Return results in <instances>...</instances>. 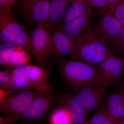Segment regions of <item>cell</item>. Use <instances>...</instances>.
Masks as SVG:
<instances>
[{"label":"cell","instance_id":"1","mask_svg":"<svg viewBox=\"0 0 124 124\" xmlns=\"http://www.w3.org/2000/svg\"><path fill=\"white\" fill-rule=\"evenodd\" d=\"M113 56L92 26L75 42V49L71 58L97 64Z\"/></svg>","mask_w":124,"mask_h":124},{"label":"cell","instance_id":"2","mask_svg":"<svg viewBox=\"0 0 124 124\" xmlns=\"http://www.w3.org/2000/svg\"><path fill=\"white\" fill-rule=\"evenodd\" d=\"M60 76L70 87L76 89L98 80L95 64L70 58L57 60Z\"/></svg>","mask_w":124,"mask_h":124},{"label":"cell","instance_id":"3","mask_svg":"<svg viewBox=\"0 0 124 124\" xmlns=\"http://www.w3.org/2000/svg\"><path fill=\"white\" fill-rule=\"evenodd\" d=\"M1 42L22 48L31 53L30 38L24 27L16 19L11 8L0 7Z\"/></svg>","mask_w":124,"mask_h":124},{"label":"cell","instance_id":"4","mask_svg":"<svg viewBox=\"0 0 124 124\" xmlns=\"http://www.w3.org/2000/svg\"><path fill=\"white\" fill-rule=\"evenodd\" d=\"M42 93L32 90H17L0 101V111L4 116L20 118L31 102Z\"/></svg>","mask_w":124,"mask_h":124},{"label":"cell","instance_id":"5","mask_svg":"<svg viewBox=\"0 0 124 124\" xmlns=\"http://www.w3.org/2000/svg\"><path fill=\"white\" fill-rule=\"evenodd\" d=\"M107 88L97 80L75 89L74 95L82 106L90 112L96 109L106 97Z\"/></svg>","mask_w":124,"mask_h":124},{"label":"cell","instance_id":"6","mask_svg":"<svg viewBox=\"0 0 124 124\" xmlns=\"http://www.w3.org/2000/svg\"><path fill=\"white\" fill-rule=\"evenodd\" d=\"M31 52L36 62L42 66L49 58L51 45L50 33L45 27L38 26L30 32Z\"/></svg>","mask_w":124,"mask_h":124},{"label":"cell","instance_id":"7","mask_svg":"<svg viewBox=\"0 0 124 124\" xmlns=\"http://www.w3.org/2000/svg\"><path fill=\"white\" fill-rule=\"evenodd\" d=\"M98 80L107 88L117 84L124 70V59L112 56L96 64Z\"/></svg>","mask_w":124,"mask_h":124},{"label":"cell","instance_id":"8","mask_svg":"<svg viewBox=\"0 0 124 124\" xmlns=\"http://www.w3.org/2000/svg\"><path fill=\"white\" fill-rule=\"evenodd\" d=\"M95 17L97 22L93 24V29L107 45L110 40L119 34L124 26L113 16L108 13Z\"/></svg>","mask_w":124,"mask_h":124},{"label":"cell","instance_id":"9","mask_svg":"<svg viewBox=\"0 0 124 124\" xmlns=\"http://www.w3.org/2000/svg\"><path fill=\"white\" fill-rule=\"evenodd\" d=\"M58 97L57 94H41L32 101L20 119L29 121L40 119L48 112Z\"/></svg>","mask_w":124,"mask_h":124},{"label":"cell","instance_id":"10","mask_svg":"<svg viewBox=\"0 0 124 124\" xmlns=\"http://www.w3.org/2000/svg\"><path fill=\"white\" fill-rule=\"evenodd\" d=\"M50 33L51 45L49 58L57 60L73 55L75 44L73 40L60 29H56Z\"/></svg>","mask_w":124,"mask_h":124},{"label":"cell","instance_id":"11","mask_svg":"<svg viewBox=\"0 0 124 124\" xmlns=\"http://www.w3.org/2000/svg\"><path fill=\"white\" fill-rule=\"evenodd\" d=\"M30 57L23 48L1 42L0 45V64L1 66L15 67L28 63Z\"/></svg>","mask_w":124,"mask_h":124},{"label":"cell","instance_id":"12","mask_svg":"<svg viewBox=\"0 0 124 124\" xmlns=\"http://www.w3.org/2000/svg\"><path fill=\"white\" fill-rule=\"evenodd\" d=\"M94 17L90 8L85 13L66 23L60 29L73 40L75 44L93 26Z\"/></svg>","mask_w":124,"mask_h":124},{"label":"cell","instance_id":"13","mask_svg":"<svg viewBox=\"0 0 124 124\" xmlns=\"http://www.w3.org/2000/svg\"><path fill=\"white\" fill-rule=\"evenodd\" d=\"M29 77L30 90L42 93H54V89L49 81L47 73L42 66L30 64Z\"/></svg>","mask_w":124,"mask_h":124},{"label":"cell","instance_id":"14","mask_svg":"<svg viewBox=\"0 0 124 124\" xmlns=\"http://www.w3.org/2000/svg\"><path fill=\"white\" fill-rule=\"evenodd\" d=\"M50 0H36L31 7L23 13L28 23L45 27L48 20Z\"/></svg>","mask_w":124,"mask_h":124},{"label":"cell","instance_id":"15","mask_svg":"<svg viewBox=\"0 0 124 124\" xmlns=\"http://www.w3.org/2000/svg\"><path fill=\"white\" fill-rule=\"evenodd\" d=\"M69 4L65 0H50L48 20L45 26L50 33L59 29Z\"/></svg>","mask_w":124,"mask_h":124},{"label":"cell","instance_id":"16","mask_svg":"<svg viewBox=\"0 0 124 124\" xmlns=\"http://www.w3.org/2000/svg\"><path fill=\"white\" fill-rule=\"evenodd\" d=\"M102 107L112 117L119 120L124 116V93L120 91L112 92Z\"/></svg>","mask_w":124,"mask_h":124},{"label":"cell","instance_id":"17","mask_svg":"<svg viewBox=\"0 0 124 124\" xmlns=\"http://www.w3.org/2000/svg\"><path fill=\"white\" fill-rule=\"evenodd\" d=\"M29 65L28 63H22L11 69V85L14 91L30 90L29 87Z\"/></svg>","mask_w":124,"mask_h":124},{"label":"cell","instance_id":"18","mask_svg":"<svg viewBox=\"0 0 124 124\" xmlns=\"http://www.w3.org/2000/svg\"><path fill=\"white\" fill-rule=\"evenodd\" d=\"M62 102V106L66 108L70 112L72 124H81L86 121L88 112L78 101L74 95H66Z\"/></svg>","mask_w":124,"mask_h":124},{"label":"cell","instance_id":"19","mask_svg":"<svg viewBox=\"0 0 124 124\" xmlns=\"http://www.w3.org/2000/svg\"><path fill=\"white\" fill-rule=\"evenodd\" d=\"M90 8L89 0H75L72 2L66 11L59 29L67 23L85 13Z\"/></svg>","mask_w":124,"mask_h":124},{"label":"cell","instance_id":"20","mask_svg":"<svg viewBox=\"0 0 124 124\" xmlns=\"http://www.w3.org/2000/svg\"><path fill=\"white\" fill-rule=\"evenodd\" d=\"M49 124H72L69 111L62 106L55 108L50 116Z\"/></svg>","mask_w":124,"mask_h":124},{"label":"cell","instance_id":"21","mask_svg":"<svg viewBox=\"0 0 124 124\" xmlns=\"http://www.w3.org/2000/svg\"><path fill=\"white\" fill-rule=\"evenodd\" d=\"M107 46L115 56L124 59V26L119 34L110 40Z\"/></svg>","mask_w":124,"mask_h":124},{"label":"cell","instance_id":"22","mask_svg":"<svg viewBox=\"0 0 124 124\" xmlns=\"http://www.w3.org/2000/svg\"><path fill=\"white\" fill-rule=\"evenodd\" d=\"M89 121L91 124H120L119 120L112 117L102 107L91 117Z\"/></svg>","mask_w":124,"mask_h":124},{"label":"cell","instance_id":"23","mask_svg":"<svg viewBox=\"0 0 124 124\" xmlns=\"http://www.w3.org/2000/svg\"><path fill=\"white\" fill-rule=\"evenodd\" d=\"M11 70L7 69L0 71V89L7 91H15L11 85Z\"/></svg>","mask_w":124,"mask_h":124},{"label":"cell","instance_id":"24","mask_svg":"<svg viewBox=\"0 0 124 124\" xmlns=\"http://www.w3.org/2000/svg\"><path fill=\"white\" fill-rule=\"evenodd\" d=\"M89 1L94 17L105 13L107 9L106 0H89Z\"/></svg>","mask_w":124,"mask_h":124},{"label":"cell","instance_id":"25","mask_svg":"<svg viewBox=\"0 0 124 124\" xmlns=\"http://www.w3.org/2000/svg\"><path fill=\"white\" fill-rule=\"evenodd\" d=\"M108 13L110 14L124 26V3L118 4Z\"/></svg>","mask_w":124,"mask_h":124},{"label":"cell","instance_id":"26","mask_svg":"<svg viewBox=\"0 0 124 124\" xmlns=\"http://www.w3.org/2000/svg\"><path fill=\"white\" fill-rule=\"evenodd\" d=\"M19 117L11 116H0V124H13L18 120Z\"/></svg>","mask_w":124,"mask_h":124},{"label":"cell","instance_id":"27","mask_svg":"<svg viewBox=\"0 0 124 124\" xmlns=\"http://www.w3.org/2000/svg\"><path fill=\"white\" fill-rule=\"evenodd\" d=\"M36 0H19L20 9L23 13L31 7Z\"/></svg>","mask_w":124,"mask_h":124},{"label":"cell","instance_id":"28","mask_svg":"<svg viewBox=\"0 0 124 124\" xmlns=\"http://www.w3.org/2000/svg\"><path fill=\"white\" fill-rule=\"evenodd\" d=\"M18 0H0V7L10 8L15 6Z\"/></svg>","mask_w":124,"mask_h":124},{"label":"cell","instance_id":"29","mask_svg":"<svg viewBox=\"0 0 124 124\" xmlns=\"http://www.w3.org/2000/svg\"><path fill=\"white\" fill-rule=\"evenodd\" d=\"M106 1L107 9L105 13H108L119 4V0H106Z\"/></svg>","mask_w":124,"mask_h":124},{"label":"cell","instance_id":"30","mask_svg":"<svg viewBox=\"0 0 124 124\" xmlns=\"http://www.w3.org/2000/svg\"><path fill=\"white\" fill-rule=\"evenodd\" d=\"M15 91H7L0 89V101H2L5 97Z\"/></svg>","mask_w":124,"mask_h":124},{"label":"cell","instance_id":"31","mask_svg":"<svg viewBox=\"0 0 124 124\" xmlns=\"http://www.w3.org/2000/svg\"><path fill=\"white\" fill-rule=\"evenodd\" d=\"M120 91L124 93V80L121 82L120 86Z\"/></svg>","mask_w":124,"mask_h":124},{"label":"cell","instance_id":"32","mask_svg":"<svg viewBox=\"0 0 124 124\" xmlns=\"http://www.w3.org/2000/svg\"><path fill=\"white\" fill-rule=\"evenodd\" d=\"M119 121L120 124H124V116L120 119L119 120Z\"/></svg>","mask_w":124,"mask_h":124},{"label":"cell","instance_id":"33","mask_svg":"<svg viewBox=\"0 0 124 124\" xmlns=\"http://www.w3.org/2000/svg\"><path fill=\"white\" fill-rule=\"evenodd\" d=\"M66 0V1H67V2H69L70 3V2H73V1L75 0Z\"/></svg>","mask_w":124,"mask_h":124},{"label":"cell","instance_id":"34","mask_svg":"<svg viewBox=\"0 0 124 124\" xmlns=\"http://www.w3.org/2000/svg\"><path fill=\"white\" fill-rule=\"evenodd\" d=\"M122 3H124V0H119V4Z\"/></svg>","mask_w":124,"mask_h":124}]
</instances>
